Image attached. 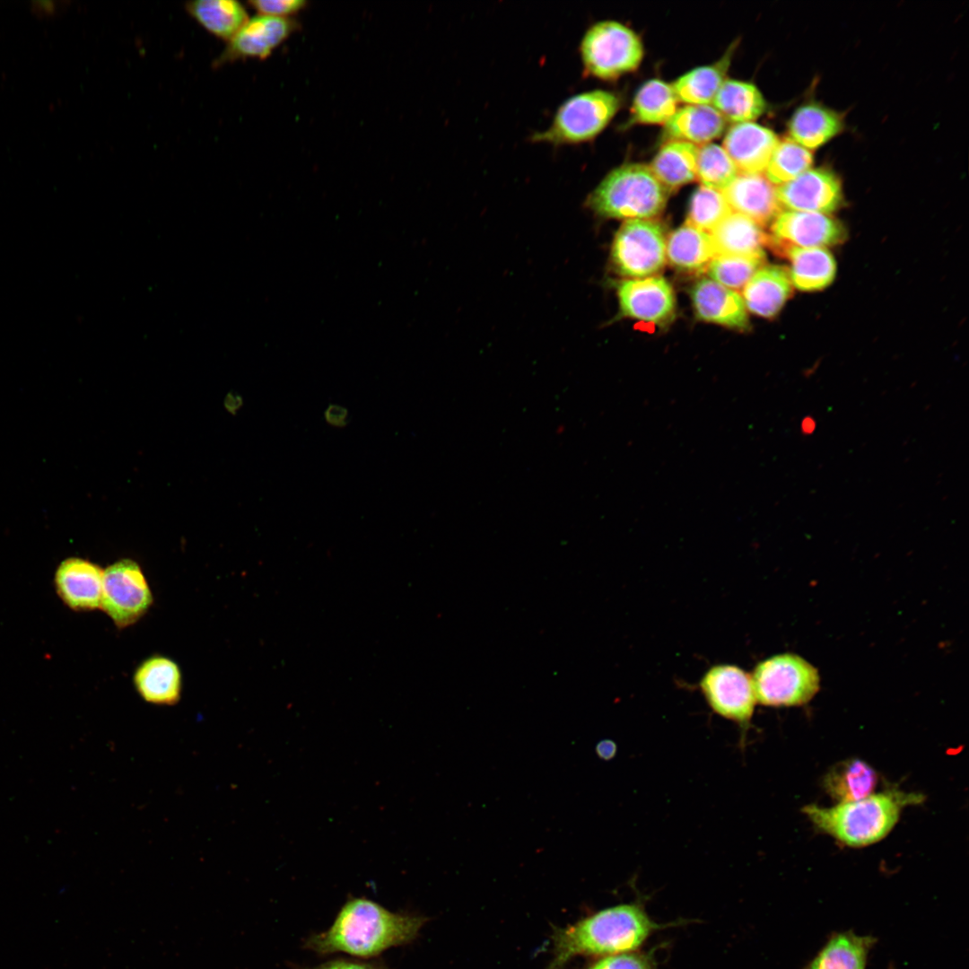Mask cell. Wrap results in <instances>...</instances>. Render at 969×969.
Returning <instances> with one entry per match:
<instances>
[{
    "mask_svg": "<svg viewBox=\"0 0 969 969\" xmlns=\"http://www.w3.org/2000/svg\"><path fill=\"white\" fill-rule=\"evenodd\" d=\"M738 172L721 145L708 143L698 148L696 178L703 186L721 191L736 178Z\"/></svg>",
    "mask_w": 969,
    "mask_h": 969,
    "instance_id": "cell-35",
    "label": "cell"
},
{
    "mask_svg": "<svg viewBox=\"0 0 969 969\" xmlns=\"http://www.w3.org/2000/svg\"><path fill=\"white\" fill-rule=\"evenodd\" d=\"M875 942L851 931L834 933L804 969H865Z\"/></svg>",
    "mask_w": 969,
    "mask_h": 969,
    "instance_id": "cell-27",
    "label": "cell"
},
{
    "mask_svg": "<svg viewBox=\"0 0 969 969\" xmlns=\"http://www.w3.org/2000/svg\"><path fill=\"white\" fill-rule=\"evenodd\" d=\"M297 28L292 19L258 14L249 19L228 41L214 65L219 66L248 57L266 58Z\"/></svg>",
    "mask_w": 969,
    "mask_h": 969,
    "instance_id": "cell-14",
    "label": "cell"
},
{
    "mask_svg": "<svg viewBox=\"0 0 969 969\" xmlns=\"http://www.w3.org/2000/svg\"><path fill=\"white\" fill-rule=\"evenodd\" d=\"M426 921L421 915L389 911L365 897H350L330 927L310 935L303 947L319 956L341 953L374 959L389 948L413 942Z\"/></svg>",
    "mask_w": 969,
    "mask_h": 969,
    "instance_id": "cell-1",
    "label": "cell"
},
{
    "mask_svg": "<svg viewBox=\"0 0 969 969\" xmlns=\"http://www.w3.org/2000/svg\"><path fill=\"white\" fill-rule=\"evenodd\" d=\"M666 236L652 219L626 221L615 233L610 249V266L618 275L644 278L666 264Z\"/></svg>",
    "mask_w": 969,
    "mask_h": 969,
    "instance_id": "cell-8",
    "label": "cell"
},
{
    "mask_svg": "<svg viewBox=\"0 0 969 969\" xmlns=\"http://www.w3.org/2000/svg\"><path fill=\"white\" fill-rule=\"evenodd\" d=\"M815 422L812 418L806 417L801 423L802 432L805 433H811L815 429Z\"/></svg>",
    "mask_w": 969,
    "mask_h": 969,
    "instance_id": "cell-42",
    "label": "cell"
},
{
    "mask_svg": "<svg viewBox=\"0 0 969 969\" xmlns=\"http://www.w3.org/2000/svg\"><path fill=\"white\" fill-rule=\"evenodd\" d=\"M770 244L781 253L789 247L826 248L842 243L847 237L844 225L827 214L781 211L771 226Z\"/></svg>",
    "mask_w": 969,
    "mask_h": 969,
    "instance_id": "cell-11",
    "label": "cell"
},
{
    "mask_svg": "<svg viewBox=\"0 0 969 969\" xmlns=\"http://www.w3.org/2000/svg\"><path fill=\"white\" fill-rule=\"evenodd\" d=\"M249 4L259 14L288 18V15L301 10L307 3L303 0H255Z\"/></svg>",
    "mask_w": 969,
    "mask_h": 969,
    "instance_id": "cell-38",
    "label": "cell"
},
{
    "mask_svg": "<svg viewBox=\"0 0 969 969\" xmlns=\"http://www.w3.org/2000/svg\"><path fill=\"white\" fill-rule=\"evenodd\" d=\"M667 925L655 921L640 901L600 910L554 933V956L547 969H561L578 956L637 951Z\"/></svg>",
    "mask_w": 969,
    "mask_h": 969,
    "instance_id": "cell-2",
    "label": "cell"
},
{
    "mask_svg": "<svg viewBox=\"0 0 969 969\" xmlns=\"http://www.w3.org/2000/svg\"><path fill=\"white\" fill-rule=\"evenodd\" d=\"M186 10L203 28L229 41L249 20L246 8L234 0H198L186 4Z\"/></svg>",
    "mask_w": 969,
    "mask_h": 969,
    "instance_id": "cell-31",
    "label": "cell"
},
{
    "mask_svg": "<svg viewBox=\"0 0 969 969\" xmlns=\"http://www.w3.org/2000/svg\"><path fill=\"white\" fill-rule=\"evenodd\" d=\"M324 416L328 424L342 428L348 423L349 413L345 406L330 404L325 410Z\"/></svg>",
    "mask_w": 969,
    "mask_h": 969,
    "instance_id": "cell-40",
    "label": "cell"
},
{
    "mask_svg": "<svg viewBox=\"0 0 969 969\" xmlns=\"http://www.w3.org/2000/svg\"><path fill=\"white\" fill-rule=\"evenodd\" d=\"M779 140L766 127L754 121L741 122L729 128L722 147L740 173H762Z\"/></svg>",
    "mask_w": 969,
    "mask_h": 969,
    "instance_id": "cell-16",
    "label": "cell"
},
{
    "mask_svg": "<svg viewBox=\"0 0 969 969\" xmlns=\"http://www.w3.org/2000/svg\"><path fill=\"white\" fill-rule=\"evenodd\" d=\"M698 147L691 143L668 140L649 166L668 191L688 184L696 178Z\"/></svg>",
    "mask_w": 969,
    "mask_h": 969,
    "instance_id": "cell-28",
    "label": "cell"
},
{
    "mask_svg": "<svg viewBox=\"0 0 969 969\" xmlns=\"http://www.w3.org/2000/svg\"><path fill=\"white\" fill-rule=\"evenodd\" d=\"M294 969H388L380 960L336 957L313 967L293 966Z\"/></svg>",
    "mask_w": 969,
    "mask_h": 969,
    "instance_id": "cell-39",
    "label": "cell"
},
{
    "mask_svg": "<svg viewBox=\"0 0 969 969\" xmlns=\"http://www.w3.org/2000/svg\"><path fill=\"white\" fill-rule=\"evenodd\" d=\"M877 781V773L870 764L851 758L834 764L825 775L823 784L832 799L843 803L872 795Z\"/></svg>",
    "mask_w": 969,
    "mask_h": 969,
    "instance_id": "cell-26",
    "label": "cell"
},
{
    "mask_svg": "<svg viewBox=\"0 0 969 969\" xmlns=\"http://www.w3.org/2000/svg\"><path fill=\"white\" fill-rule=\"evenodd\" d=\"M718 255H764L770 235L749 217L737 212L727 215L711 233Z\"/></svg>",
    "mask_w": 969,
    "mask_h": 969,
    "instance_id": "cell-24",
    "label": "cell"
},
{
    "mask_svg": "<svg viewBox=\"0 0 969 969\" xmlns=\"http://www.w3.org/2000/svg\"><path fill=\"white\" fill-rule=\"evenodd\" d=\"M620 314L660 327L671 323L677 301L672 285L664 277L627 279L616 284Z\"/></svg>",
    "mask_w": 969,
    "mask_h": 969,
    "instance_id": "cell-12",
    "label": "cell"
},
{
    "mask_svg": "<svg viewBox=\"0 0 969 969\" xmlns=\"http://www.w3.org/2000/svg\"><path fill=\"white\" fill-rule=\"evenodd\" d=\"M923 796L888 790L831 808L814 804L803 812L820 831L850 847H864L885 838L897 823L901 811L919 804Z\"/></svg>",
    "mask_w": 969,
    "mask_h": 969,
    "instance_id": "cell-3",
    "label": "cell"
},
{
    "mask_svg": "<svg viewBox=\"0 0 969 969\" xmlns=\"http://www.w3.org/2000/svg\"><path fill=\"white\" fill-rule=\"evenodd\" d=\"M695 317L730 329L746 331L750 322L742 296L710 278H702L691 288Z\"/></svg>",
    "mask_w": 969,
    "mask_h": 969,
    "instance_id": "cell-15",
    "label": "cell"
},
{
    "mask_svg": "<svg viewBox=\"0 0 969 969\" xmlns=\"http://www.w3.org/2000/svg\"><path fill=\"white\" fill-rule=\"evenodd\" d=\"M152 603V592L137 563L123 559L104 570L100 608L118 627L135 624Z\"/></svg>",
    "mask_w": 969,
    "mask_h": 969,
    "instance_id": "cell-9",
    "label": "cell"
},
{
    "mask_svg": "<svg viewBox=\"0 0 969 969\" xmlns=\"http://www.w3.org/2000/svg\"><path fill=\"white\" fill-rule=\"evenodd\" d=\"M103 574L104 570L88 560L65 559L55 574L57 594L73 610L100 608Z\"/></svg>",
    "mask_w": 969,
    "mask_h": 969,
    "instance_id": "cell-17",
    "label": "cell"
},
{
    "mask_svg": "<svg viewBox=\"0 0 969 969\" xmlns=\"http://www.w3.org/2000/svg\"><path fill=\"white\" fill-rule=\"evenodd\" d=\"M620 105L619 96L610 91L598 89L575 94L560 105L550 127L534 133L530 140L553 145L590 141L605 129Z\"/></svg>",
    "mask_w": 969,
    "mask_h": 969,
    "instance_id": "cell-5",
    "label": "cell"
},
{
    "mask_svg": "<svg viewBox=\"0 0 969 969\" xmlns=\"http://www.w3.org/2000/svg\"><path fill=\"white\" fill-rule=\"evenodd\" d=\"M721 192L731 210L761 226L781 212L776 188L762 173H739Z\"/></svg>",
    "mask_w": 969,
    "mask_h": 969,
    "instance_id": "cell-18",
    "label": "cell"
},
{
    "mask_svg": "<svg viewBox=\"0 0 969 969\" xmlns=\"http://www.w3.org/2000/svg\"><path fill=\"white\" fill-rule=\"evenodd\" d=\"M756 702L769 707L807 703L819 689V675L803 658L782 653L758 662L751 675Z\"/></svg>",
    "mask_w": 969,
    "mask_h": 969,
    "instance_id": "cell-7",
    "label": "cell"
},
{
    "mask_svg": "<svg viewBox=\"0 0 969 969\" xmlns=\"http://www.w3.org/2000/svg\"><path fill=\"white\" fill-rule=\"evenodd\" d=\"M717 255L711 233L686 223L673 231L666 240V258L675 269L682 273L706 271Z\"/></svg>",
    "mask_w": 969,
    "mask_h": 969,
    "instance_id": "cell-20",
    "label": "cell"
},
{
    "mask_svg": "<svg viewBox=\"0 0 969 969\" xmlns=\"http://www.w3.org/2000/svg\"><path fill=\"white\" fill-rule=\"evenodd\" d=\"M781 207L787 210L827 214L843 203L838 175L825 167L810 168L776 188Z\"/></svg>",
    "mask_w": 969,
    "mask_h": 969,
    "instance_id": "cell-13",
    "label": "cell"
},
{
    "mask_svg": "<svg viewBox=\"0 0 969 969\" xmlns=\"http://www.w3.org/2000/svg\"><path fill=\"white\" fill-rule=\"evenodd\" d=\"M725 119L711 105H685L665 124V136L691 144H708L724 131Z\"/></svg>",
    "mask_w": 969,
    "mask_h": 969,
    "instance_id": "cell-25",
    "label": "cell"
},
{
    "mask_svg": "<svg viewBox=\"0 0 969 969\" xmlns=\"http://www.w3.org/2000/svg\"><path fill=\"white\" fill-rule=\"evenodd\" d=\"M734 44L715 63L695 67L678 77L672 89L679 101L687 105H710L724 82Z\"/></svg>",
    "mask_w": 969,
    "mask_h": 969,
    "instance_id": "cell-29",
    "label": "cell"
},
{
    "mask_svg": "<svg viewBox=\"0 0 969 969\" xmlns=\"http://www.w3.org/2000/svg\"><path fill=\"white\" fill-rule=\"evenodd\" d=\"M712 104L725 120L735 123L753 121L767 108L765 99L754 83L730 78L724 80Z\"/></svg>",
    "mask_w": 969,
    "mask_h": 969,
    "instance_id": "cell-30",
    "label": "cell"
},
{
    "mask_svg": "<svg viewBox=\"0 0 969 969\" xmlns=\"http://www.w3.org/2000/svg\"><path fill=\"white\" fill-rule=\"evenodd\" d=\"M699 686L715 713L746 729L757 703L750 674L736 665L717 664L705 671Z\"/></svg>",
    "mask_w": 969,
    "mask_h": 969,
    "instance_id": "cell-10",
    "label": "cell"
},
{
    "mask_svg": "<svg viewBox=\"0 0 969 969\" xmlns=\"http://www.w3.org/2000/svg\"><path fill=\"white\" fill-rule=\"evenodd\" d=\"M789 269L781 266H764L743 288L742 299L751 313L771 319L782 309L792 293Z\"/></svg>",
    "mask_w": 969,
    "mask_h": 969,
    "instance_id": "cell-19",
    "label": "cell"
},
{
    "mask_svg": "<svg viewBox=\"0 0 969 969\" xmlns=\"http://www.w3.org/2000/svg\"><path fill=\"white\" fill-rule=\"evenodd\" d=\"M731 212L720 190L702 185L690 198L685 223L709 232Z\"/></svg>",
    "mask_w": 969,
    "mask_h": 969,
    "instance_id": "cell-36",
    "label": "cell"
},
{
    "mask_svg": "<svg viewBox=\"0 0 969 969\" xmlns=\"http://www.w3.org/2000/svg\"><path fill=\"white\" fill-rule=\"evenodd\" d=\"M813 162L810 150L785 137L774 148L764 175L772 184L780 186L810 169Z\"/></svg>",
    "mask_w": 969,
    "mask_h": 969,
    "instance_id": "cell-33",
    "label": "cell"
},
{
    "mask_svg": "<svg viewBox=\"0 0 969 969\" xmlns=\"http://www.w3.org/2000/svg\"><path fill=\"white\" fill-rule=\"evenodd\" d=\"M765 255H717L706 272L710 279L731 290L745 287L764 265Z\"/></svg>",
    "mask_w": 969,
    "mask_h": 969,
    "instance_id": "cell-34",
    "label": "cell"
},
{
    "mask_svg": "<svg viewBox=\"0 0 969 969\" xmlns=\"http://www.w3.org/2000/svg\"><path fill=\"white\" fill-rule=\"evenodd\" d=\"M134 684L146 702L171 705L180 697L181 673L170 659L153 656L138 666L134 674Z\"/></svg>",
    "mask_w": 969,
    "mask_h": 969,
    "instance_id": "cell-23",
    "label": "cell"
},
{
    "mask_svg": "<svg viewBox=\"0 0 969 969\" xmlns=\"http://www.w3.org/2000/svg\"><path fill=\"white\" fill-rule=\"evenodd\" d=\"M584 71L601 80H614L634 71L644 49L639 35L616 21H600L584 33L580 45Z\"/></svg>",
    "mask_w": 969,
    "mask_h": 969,
    "instance_id": "cell-6",
    "label": "cell"
},
{
    "mask_svg": "<svg viewBox=\"0 0 969 969\" xmlns=\"http://www.w3.org/2000/svg\"><path fill=\"white\" fill-rule=\"evenodd\" d=\"M668 194L648 165L626 163L607 174L585 205L603 219H652L664 210Z\"/></svg>",
    "mask_w": 969,
    "mask_h": 969,
    "instance_id": "cell-4",
    "label": "cell"
},
{
    "mask_svg": "<svg viewBox=\"0 0 969 969\" xmlns=\"http://www.w3.org/2000/svg\"><path fill=\"white\" fill-rule=\"evenodd\" d=\"M844 127L840 112L820 103L808 102L799 106L790 117L789 137L810 150L832 140Z\"/></svg>",
    "mask_w": 969,
    "mask_h": 969,
    "instance_id": "cell-21",
    "label": "cell"
},
{
    "mask_svg": "<svg viewBox=\"0 0 969 969\" xmlns=\"http://www.w3.org/2000/svg\"><path fill=\"white\" fill-rule=\"evenodd\" d=\"M588 969H658L652 953L633 951L607 956Z\"/></svg>",
    "mask_w": 969,
    "mask_h": 969,
    "instance_id": "cell-37",
    "label": "cell"
},
{
    "mask_svg": "<svg viewBox=\"0 0 969 969\" xmlns=\"http://www.w3.org/2000/svg\"><path fill=\"white\" fill-rule=\"evenodd\" d=\"M596 751L602 759H609L615 755V745L610 740H603L598 744Z\"/></svg>",
    "mask_w": 969,
    "mask_h": 969,
    "instance_id": "cell-41",
    "label": "cell"
},
{
    "mask_svg": "<svg viewBox=\"0 0 969 969\" xmlns=\"http://www.w3.org/2000/svg\"><path fill=\"white\" fill-rule=\"evenodd\" d=\"M780 254L789 259L792 286L799 291H820L834 280L836 262L826 248L789 247Z\"/></svg>",
    "mask_w": 969,
    "mask_h": 969,
    "instance_id": "cell-22",
    "label": "cell"
},
{
    "mask_svg": "<svg viewBox=\"0 0 969 969\" xmlns=\"http://www.w3.org/2000/svg\"><path fill=\"white\" fill-rule=\"evenodd\" d=\"M677 99L671 84L653 78L638 89L632 105L633 121L641 124H666L677 111Z\"/></svg>",
    "mask_w": 969,
    "mask_h": 969,
    "instance_id": "cell-32",
    "label": "cell"
}]
</instances>
